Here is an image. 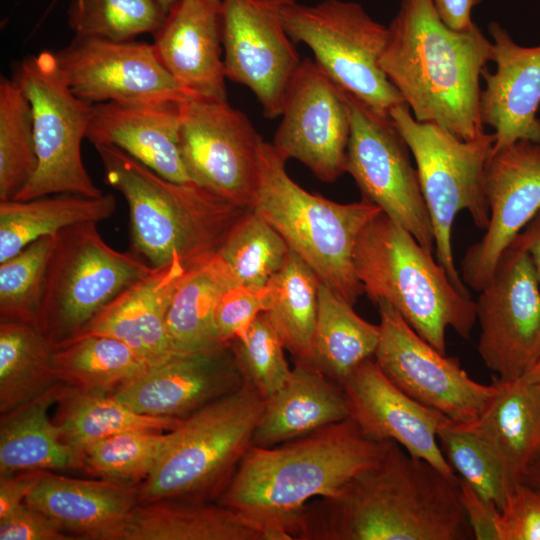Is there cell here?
Here are the masks:
<instances>
[{"instance_id": "cell-1", "label": "cell", "mask_w": 540, "mask_h": 540, "mask_svg": "<svg viewBox=\"0 0 540 540\" xmlns=\"http://www.w3.org/2000/svg\"><path fill=\"white\" fill-rule=\"evenodd\" d=\"M298 540L474 539L459 478L388 441L381 458L336 495L309 502L297 517Z\"/></svg>"}, {"instance_id": "cell-2", "label": "cell", "mask_w": 540, "mask_h": 540, "mask_svg": "<svg viewBox=\"0 0 540 540\" xmlns=\"http://www.w3.org/2000/svg\"><path fill=\"white\" fill-rule=\"evenodd\" d=\"M387 27L380 66L414 118L461 140L482 135L480 78L493 49L480 27L449 28L432 0H401Z\"/></svg>"}, {"instance_id": "cell-3", "label": "cell", "mask_w": 540, "mask_h": 540, "mask_svg": "<svg viewBox=\"0 0 540 540\" xmlns=\"http://www.w3.org/2000/svg\"><path fill=\"white\" fill-rule=\"evenodd\" d=\"M387 444L366 436L349 417L272 447L251 446L217 501L260 524L268 540H292L305 506L336 495L374 465Z\"/></svg>"}, {"instance_id": "cell-4", "label": "cell", "mask_w": 540, "mask_h": 540, "mask_svg": "<svg viewBox=\"0 0 540 540\" xmlns=\"http://www.w3.org/2000/svg\"><path fill=\"white\" fill-rule=\"evenodd\" d=\"M94 147L105 183L128 204L131 252L152 268L176 259L187 270L205 263L251 210L195 182L168 180L114 146Z\"/></svg>"}, {"instance_id": "cell-5", "label": "cell", "mask_w": 540, "mask_h": 540, "mask_svg": "<svg viewBox=\"0 0 540 540\" xmlns=\"http://www.w3.org/2000/svg\"><path fill=\"white\" fill-rule=\"evenodd\" d=\"M354 268L363 292L376 305L390 304L431 346L446 354V330L468 339L476 301L458 289L432 252L381 212L360 233Z\"/></svg>"}, {"instance_id": "cell-6", "label": "cell", "mask_w": 540, "mask_h": 540, "mask_svg": "<svg viewBox=\"0 0 540 540\" xmlns=\"http://www.w3.org/2000/svg\"><path fill=\"white\" fill-rule=\"evenodd\" d=\"M286 159L264 142L253 210L264 217L318 276L354 305L364 293L354 268V250L366 225L382 210L361 199L338 203L299 186Z\"/></svg>"}, {"instance_id": "cell-7", "label": "cell", "mask_w": 540, "mask_h": 540, "mask_svg": "<svg viewBox=\"0 0 540 540\" xmlns=\"http://www.w3.org/2000/svg\"><path fill=\"white\" fill-rule=\"evenodd\" d=\"M265 399L247 382L168 431L164 449L139 485V503L217 501L252 445Z\"/></svg>"}, {"instance_id": "cell-8", "label": "cell", "mask_w": 540, "mask_h": 540, "mask_svg": "<svg viewBox=\"0 0 540 540\" xmlns=\"http://www.w3.org/2000/svg\"><path fill=\"white\" fill-rule=\"evenodd\" d=\"M154 268L132 252L110 247L97 223L54 236L35 324L54 349L77 338L124 290Z\"/></svg>"}, {"instance_id": "cell-9", "label": "cell", "mask_w": 540, "mask_h": 540, "mask_svg": "<svg viewBox=\"0 0 540 540\" xmlns=\"http://www.w3.org/2000/svg\"><path fill=\"white\" fill-rule=\"evenodd\" d=\"M389 115L416 162L433 225L437 261L453 284L469 293L455 267L451 233L461 210L470 213L477 228L485 230L488 225L484 173L495 135L484 132L473 140H461L435 123L417 121L405 103L393 107Z\"/></svg>"}, {"instance_id": "cell-10", "label": "cell", "mask_w": 540, "mask_h": 540, "mask_svg": "<svg viewBox=\"0 0 540 540\" xmlns=\"http://www.w3.org/2000/svg\"><path fill=\"white\" fill-rule=\"evenodd\" d=\"M278 16L296 44H306L316 63L345 91L382 114L403 97L380 66L388 27L356 2L323 0L304 5L274 0Z\"/></svg>"}, {"instance_id": "cell-11", "label": "cell", "mask_w": 540, "mask_h": 540, "mask_svg": "<svg viewBox=\"0 0 540 540\" xmlns=\"http://www.w3.org/2000/svg\"><path fill=\"white\" fill-rule=\"evenodd\" d=\"M13 79L31 104L37 154L36 171L15 199L59 193L101 196L81 154L92 105L72 92L55 53L42 51L26 57Z\"/></svg>"}, {"instance_id": "cell-12", "label": "cell", "mask_w": 540, "mask_h": 540, "mask_svg": "<svg viewBox=\"0 0 540 540\" xmlns=\"http://www.w3.org/2000/svg\"><path fill=\"white\" fill-rule=\"evenodd\" d=\"M345 94L350 109L346 172L363 199L377 205L433 253V225L407 144L389 114L377 112L347 91Z\"/></svg>"}, {"instance_id": "cell-13", "label": "cell", "mask_w": 540, "mask_h": 540, "mask_svg": "<svg viewBox=\"0 0 540 540\" xmlns=\"http://www.w3.org/2000/svg\"><path fill=\"white\" fill-rule=\"evenodd\" d=\"M179 143L192 182L245 209H253L264 140L227 99L179 103Z\"/></svg>"}, {"instance_id": "cell-14", "label": "cell", "mask_w": 540, "mask_h": 540, "mask_svg": "<svg viewBox=\"0 0 540 540\" xmlns=\"http://www.w3.org/2000/svg\"><path fill=\"white\" fill-rule=\"evenodd\" d=\"M380 338L373 360L400 390L456 424H470L496 391L473 380L455 357L442 354L419 336L387 302L376 304Z\"/></svg>"}, {"instance_id": "cell-15", "label": "cell", "mask_w": 540, "mask_h": 540, "mask_svg": "<svg viewBox=\"0 0 540 540\" xmlns=\"http://www.w3.org/2000/svg\"><path fill=\"white\" fill-rule=\"evenodd\" d=\"M478 292V353L498 379H520L540 357V284L529 253L511 243Z\"/></svg>"}, {"instance_id": "cell-16", "label": "cell", "mask_w": 540, "mask_h": 540, "mask_svg": "<svg viewBox=\"0 0 540 540\" xmlns=\"http://www.w3.org/2000/svg\"><path fill=\"white\" fill-rule=\"evenodd\" d=\"M282 119L271 143L322 182L346 172L350 109L345 91L316 63L304 58L286 93Z\"/></svg>"}, {"instance_id": "cell-17", "label": "cell", "mask_w": 540, "mask_h": 540, "mask_svg": "<svg viewBox=\"0 0 540 540\" xmlns=\"http://www.w3.org/2000/svg\"><path fill=\"white\" fill-rule=\"evenodd\" d=\"M55 55L72 92L91 105L181 103L190 98L161 63L153 44L75 36Z\"/></svg>"}, {"instance_id": "cell-18", "label": "cell", "mask_w": 540, "mask_h": 540, "mask_svg": "<svg viewBox=\"0 0 540 540\" xmlns=\"http://www.w3.org/2000/svg\"><path fill=\"white\" fill-rule=\"evenodd\" d=\"M225 76L248 87L267 118L281 116L301 61L274 0H223Z\"/></svg>"}, {"instance_id": "cell-19", "label": "cell", "mask_w": 540, "mask_h": 540, "mask_svg": "<svg viewBox=\"0 0 540 540\" xmlns=\"http://www.w3.org/2000/svg\"><path fill=\"white\" fill-rule=\"evenodd\" d=\"M489 221L461 261V278L480 291L515 237L540 211V143L518 140L492 152L484 173Z\"/></svg>"}, {"instance_id": "cell-20", "label": "cell", "mask_w": 540, "mask_h": 540, "mask_svg": "<svg viewBox=\"0 0 540 540\" xmlns=\"http://www.w3.org/2000/svg\"><path fill=\"white\" fill-rule=\"evenodd\" d=\"M243 378L228 343L176 353L113 393L133 411L183 420L233 393Z\"/></svg>"}, {"instance_id": "cell-21", "label": "cell", "mask_w": 540, "mask_h": 540, "mask_svg": "<svg viewBox=\"0 0 540 540\" xmlns=\"http://www.w3.org/2000/svg\"><path fill=\"white\" fill-rule=\"evenodd\" d=\"M349 417L376 441H394L411 456L424 459L446 476L458 479L438 441L448 419L411 398L377 367L373 358L361 363L341 384Z\"/></svg>"}, {"instance_id": "cell-22", "label": "cell", "mask_w": 540, "mask_h": 540, "mask_svg": "<svg viewBox=\"0 0 540 540\" xmlns=\"http://www.w3.org/2000/svg\"><path fill=\"white\" fill-rule=\"evenodd\" d=\"M223 0H178L153 34L155 52L191 98L227 99Z\"/></svg>"}, {"instance_id": "cell-23", "label": "cell", "mask_w": 540, "mask_h": 540, "mask_svg": "<svg viewBox=\"0 0 540 540\" xmlns=\"http://www.w3.org/2000/svg\"><path fill=\"white\" fill-rule=\"evenodd\" d=\"M492 38L495 72L482 71L480 93L483 125L493 129L492 152L518 140L540 143V45H518L499 23L488 26Z\"/></svg>"}, {"instance_id": "cell-24", "label": "cell", "mask_w": 540, "mask_h": 540, "mask_svg": "<svg viewBox=\"0 0 540 540\" xmlns=\"http://www.w3.org/2000/svg\"><path fill=\"white\" fill-rule=\"evenodd\" d=\"M180 108L177 102L92 105L86 139L114 146L162 177L192 182L179 143Z\"/></svg>"}, {"instance_id": "cell-25", "label": "cell", "mask_w": 540, "mask_h": 540, "mask_svg": "<svg viewBox=\"0 0 540 540\" xmlns=\"http://www.w3.org/2000/svg\"><path fill=\"white\" fill-rule=\"evenodd\" d=\"M25 502L57 522L74 539L116 540L139 503V486L43 471Z\"/></svg>"}, {"instance_id": "cell-26", "label": "cell", "mask_w": 540, "mask_h": 540, "mask_svg": "<svg viewBox=\"0 0 540 540\" xmlns=\"http://www.w3.org/2000/svg\"><path fill=\"white\" fill-rule=\"evenodd\" d=\"M186 271L179 259L154 268L124 290L81 335L116 338L127 344L149 367L168 359L175 353L167 332V313Z\"/></svg>"}, {"instance_id": "cell-27", "label": "cell", "mask_w": 540, "mask_h": 540, "mask_svg": "<svg viewBox=\"0 0 540 540\" xmlns=\"http://www.w3.org/2000/svg\"><path fill=\"white\" fill-rule=\"evenodd\" d=\"M347 418L342 385L311 364L295 363L285 384L265 400L251 446L272 447Z\"/></svg>"}, {"instance_id": "cell-28", "label": "cell", "mask_w": 540, "mask_h": 540, "mask_svg": "<svg viewBox=\"0 0 540 540\" xmlns=\"http://www.w3.org/2000/svg\"><path fill=\"white\" fill-rule=\"evenodd\" d=\"M496 391L479 418L462 424L474 432L502 465L512 489L523 483L540 452V383L495 377Z\"/></svg>"}, {"instance_id": "cell-29", "label": "cell", "mask_w": 540, "mask_h": 540, "mask_svg": "<svg viewBox=\"0 0 540 540\" xmlns=\"http://www.w3.org/2000/svg\"><path fill=\"white\" fill-rule=\"evenodd\" d=\"M116 540H268L266 530L218 501L138 503Z\"/></svg>"}, {"instance_id": "cell-30", "label": "cell", "mask_w": 540, "mask_h": 540, "mask_svg": "<svg viewBox=\"0 0 540 540\" xmlns=\"http://www.w3.org/2000/svg\"><path fill=\"white\" fill-rule=\"evenodd\" d=\"M61 385L1 414L0 475L83 470L81 457L64 441L59 426L49 416Z\"/></svg>"}, {"instance_id": "cell-31", "label": "cell", "mask_w": 540, "mask_h": 540, "mask_svg": "<svg viewBox=\"0 0 540 540\" xmlns=\"http://www.w3.org/2000/svg\"><path fill=\"white\" fill-rule=\"evenodd\" d=\"M116 209L112 193L98 197L59 193L0 201V263L37 239L55 236L74 225L106 220Z\"/></svg>"}, {"instance_id": "cell-32", "label": "cell", "mask_w": 540, "mask_h": 540, "mask_svg": "<svg viewBox=\"0 0 540 540\" xmlns=\"http://www.w3.org/2000/svg\"><path fill=\"white\" fill-rule=\"evenodd\" d=\"M238 283L218 255L186 271L166 318L174 353H188L225 344L215 314L222 294Z\"/></svg>"}, {"instance_id": "cell-33", "label": "cell", "mask_w": 540, "mask_h": 540, "mask_svg": "<svg viewBox=\"0 0 540 540\" xmlns=\"http://www.w3.org/2000/svg\"><path fill=\"white\" fill-rule=\"evenodd\" d=\"M379 324L360 317L353 305L320 281L311 365L342 384L364 361L373 358Z\"/></svg>"}, {"instance_id": "cell-34", "label": "cell", "mask_w": 540, "mask_h": 540, "mask_svg": "<svg viewBox=\"0 0 540 540\" xmlns=\"http://www.w3.org/2000/svg\"><path fill=\"white\" fill-rule=\"evenodd\" d=\"M320 279L290 250L282 268L264 287L263 313L294 363L311 364Z\"/></svg>"}, {"instance_id": "cell-35", "label": "cell", "mask_w": 540, "mask_h": 540, "mask_svg": "<svg viewBox=\"0 0 540 540\" xmlns=\"http://www.w3.org/2000/svg\"><path fill=\"white\" fill-rule=\"evenodd\" d=\"M63 384L54 348L34 322L0 321V414Z\"/></svg>"}, {"instance_id": "cell-36", "label": "cell", "mask_w": 540, "mask_h": 540, "mask_svg": "<svg viewBox=\"0 0 540 540\" xmlns=\"http://www.w3.org/2000/svg\"><path fill=\"white\" fill-rule=\"evenodd\" d=\"M55 405L54 422L64 441L81 459L88 446L110 435L134 429L170 431L182 421L140 414L113 394L86 391L65 383Z\"/></svg>"}, {"instance_id": "cell-37", "label": "cell", "mask_w": 540, "mask_h": 540, "mask_svg": "<svg viewBox=\"0 0 540 540\" xmlns=\"http://www.w3.org/2000/svg\"><path fill=\"white\" fill-rule=\"evenodd\" d=\"M54 363L63 383L108 394L149 368L124 342L97 334L81 335L54 349Z\"/></svg>"}, {"instance_id": "cell-38", "label": "cell", "mask_w": 540, "mask_h": 540, "mask_svg": "<svg viewBox=\"0 0 540 540\" xmlns=\"http://www.w3.org/2000/svg\"><path fill=\"white\" fill-rule=\"evenodd\" d=\"M37 154L29 100L12 78L0 79V201L12 200L34 175Z\"/></svg>"}, {"instance_id": "cell-39", "label": "cell", "mask_w": 540, "mask_h": 540, "mask_svg": "<svg viewBox=\"0 0 540 540\" xmlns=\"http://www.w3.org/2000/svg\"><path fill=\"white\" fill-rule=\"evenodd\" d=\"M289 252L277 230L251 209L233 226L217 255L239 284L262 289L282 268Z\"/></svg>"}, {"instance_id": "cell-40", "label": "cell", "mask_w": 540, "mask_h": 540, "mask_svg": "<svg viewBox=\"0 0 540 540\" xmlns=\"http://www.w3.org/2000/svg\"><path fill=\"white\" fill-rule=\"evenodd\" d=\"M168 431L134 429L105 437L83 454V470L100 479L139 486L154 469Z\"/></svg>"}, {"instance_id": "cell-41", "label": "cell", "mask_w": 540, "mask_h": 540, "mask_svg": "<svg viewBox=\"0 0 540 540\" xmlns=\"http://www.w3.org/2000/svg\"><path fill=\"white\" fill-rule=\"evenodd\" d=\"M165 16L158 0H72L68 24L75 36L129 41L153 35Z\"/></svg>"}, {"instance_id": "cell-42", "label": "cell", "mask_w": 540, "mask_h": 540, "mask_svg": "<svg viewBox=\"0 0 540 540\" xmlns=\"http://www.w3.org/2000/svg\"><path fill=\"white\" fill-rule=\"evenodd\" d=\"M438 441L454 472L501 510L512 487L486 444L470 429L449 419L441 425Z\"/></svg>"}, {"instance_id": "cell-43", "label": "cell", "mask_w": 540, "mask_h": 540, "mask_svg": "<svg viewBox=\"0 0 540 540\" xmlns=\"http://www.w3.org/2000/svg\"><path fill=\"white\" fill-rule=\"evenodd\" d=\"M53 246L42 237L0 263V321L35 322Z\"/></svg>"}, {"instance_id": "cell-44", "label": "cell", "mask_w": 540, "mask_h": 540, "mask_svg": "<svg viewBox=\"0 0 540 540\" xmlns=\"http://www.w3.org/2000/svg\"><path fill=\"white\" fill-rule=\"evenodd\" d=\"M229 345L243 381L265 400L290 377L292 369L285 357L286 349L264 313Z\"/></svg>"}, {"instance_id": "cell-45", "label": "cell", "mask_w": 540, "mask_h": 540, "mask_svg": "<svg viewBox=\"0 0 540 540\" xmlns=\"http://www.w3.org/2000/svg\"><path fill=\"white\" fill-rule=\"evenodd\" d=\"M499 540H540V487L520 483L500 510Z\"/></svg>"}, {"instance_id": "cell-46", "label": "cell", "mask_w": 540, "mask_h": 540, "mask_svg": "<svg viewBox=\"0 0 540 540\" xmlns=\"http://www.w3.org/2000/svg\"><path fill=\"white\" fill-rule=\"evenodd\" d=\"M264 311V288L254 289L239 283L231 285L221 296L215 314L221 340L230 343L244 334Z\"/></svg>"}, {"instance_id": "cell-47", "label": "cell", "mask_w": 540, "mask_h": 540, "mask_svg": "<svg viewBox=\"0 0 540 540\" xmlns=\"http://www.w3.org/2000/svg\"><path fill=\"white\" fill-rule=\"evenodd\" d=\"M61 526L27 503L0 518V540H71Z\"/></svg>"}, {"instance_id": "cell-48", "label": "cell", "mask_w": 540, "mask_h": 540, "mask_svg": "<svg viewBox=\"0 0 540 540\" xmlns=\"http://www.w3.org/2000/svg\"><path fill=\"white\" fill-rule=\"evenodd\" d=\"M460 501L476 540H499L496 504L482 497L470 484L459 477Z\"/></svg>"}, {"instance_id": "cell-49", "label": "cell", "mask_w": 540, "mask_h": 540, "mask_svg": "<svg viewBox=\"0 0 540 540\" xmlns=\"http://www.w3.org/2000/svg\"><path fill=\"white\" fill-rule=\"evenodd\" d=\"M43 471L0 475V518L26 503L25 500Z\"/></svg>"}, {"instance_id": "cell-50", "label": "cell", "mask_w": 540, "mask_h": 540, "mask_svg": "<svg viewBox=\"0 0 540 540\" xmlns=\"http://www.w3.org/2000/svg\"><path fill=\"white\" fill-rule=\"evenodd\" d=\"M483 0H432L445 25L455 31L468 30L472 21V10Z\"/></svg>"}, {"instance_id": "cell-51", "label": "cell", "mask_w": 540, "mask_h": 540, "mask_svg": "<svg viewBox=\"0 0 540 540\" xmlns=\"http://www.w3.org/2000/svg\"><path fill=\"white\" fill-rule=\"evenodd\" d=\"M511 243L529 253L540 284V211Z\"/></svg>"}, {"instance_id": "cell-52", "label": "cell", "mask_w": 540, "mask_h": 540, "mask_svg": "<svg viewBox=\"0 0 540 540\" xmlns=\"http://www.w3.org/2000/svg\"><path fill=\"white\" fill-rule=\"evenodd\" d=\"M523 483L540 487V452L527 467L524 474Z\"/></svg>"}, {"instance_id": "cell-53", "label": "cell", "mask_w": 540, "mask_h": 540, "mask_svg": "<svg viewBox=\"0 0 540 540\" xmlns=\"http://www.w3.org/2000/svg\"><path fill=\"white\" fill-rule=\"evenodd\" d=\"M522 378L528 381L540 383V357Z\"/></svg>"}, {"instance_id": "cell-54", "label": "cell", "mask_w": 540, "mask_h": 540, "mask_svg": "<svg viewBox=\"0 0 540 540\" xmlns=\"http://www.w3.org/2000/svg\"><path fill=\"white\" fill-rule=\"evenodd\" d=\"M164 11L167 13L169 9L178 1V0H158Z\"/></svg>"}]
</instances>
